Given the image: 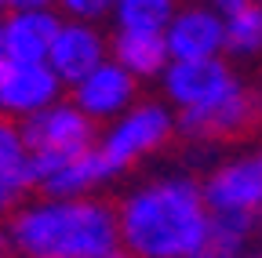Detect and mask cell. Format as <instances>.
I'll use <instances>...</instances> for the list:
<instances>
[{"label":"cell","mask_w":262,"mask_h":258,"mask_svg":"<svg viewBox=\"0 0 262 258\" xmlns=\"http://www.w3.org/2000/svg\"><path fill=\"white\" fill-rule=\"evenodd\" d=\"M48 62H51V73L62 84L77 87L88 73L102 66V37L88 26H62L48 51Z\"/></svg>","instance_id":"obj_10"},{"label":"cell","mask_w":262,"mask_h":258,"mask_svg":"<svg viewBox=\"0 0 262 258\" xmlns=\"http://www.w3.org/2000/svg\"><path fill=\"white\" fill-rule=\"evenodd\" d=\"M251 215H237V211H215L208 222V237L193 258H237L241 244L251 233Z\"/></svg>","instance_id":"obj_16"},{"label":"cell","mask_w":262,"mask_h":258,"mask_svg":"<svg viewBox=\"0 0 262 258\" xmlns=\"http://www.w3.org/2000/svg\"><path fill=\"white\" fill-rule=\"evenodd\" d=\"M0 258H22V254L11 247V240H8V237H0Z\"/></svg>","instance_id":"obj_22"},{"label":"cell","mask_w":262,"mask_h":258,"mask_svg":"<svg viewBox=\"0 0 262 258\" xmlns=\"http://www.w3.org/2000/svg\"><path fill=\"white\" fill-rule=\"evenodd\" d=\"M208 204L193 182H157L117 211L120 247L131 258H193L208 237Z\"/></svg>","instance_id":"obj_1"},{"label":"cell","mask_w":262,"mask_h":258,"mask_svg":"<svg viewBox=\"0 0 262 258\" xmlns=\"http://www.w3.org/2000/svg\"><path fill=\"white\" fill-rule=\"evenodd\" d=\"M106 175H110V168H106L102 153L88 149V153H80L73 160H66V164L51 178H44L37 189L48 193V197H77V193H84L88 185H95L98 178H106Z\"/></svg>","instance_id":"obj_15"},{"label":"cell","mask_w":262,"mask_h":258,"mask_svg":"<svg viewBox=\"0 0 262 258\" xmlns=\"http://www.w3.org/2000/svg\"><path fill=\"white\" fill-rule=\"evenodd\" d=\"M204 204L211 211L255 215L262 207V160H244L211 175V182L204 185Z\"/></svg>","instance_id":"obj_9"},{"label":"cell","mask_w":262,"mask_h":258,"mask_svg":"<svg viewBox=\"0 0 262 258\" xmlns=\"http://www.w3.org/2000/svg\"><path fill=\"white\" fill-rule=\"evenodd\" d=\"M51 0H0V8H15V11H40Z\"/></svg>","instance_id":"obj_21"},{"label":"cell","mask_w":262,"mask_h":258,"mask_svg":"<svg viewBox=\"0 0 262 258\" xmlns=\"http://www.w3.org/2000/svg\"><path fill=\"white\" fill-rule=\"evenodd\" d=\"M113 55H117V66H124L131 77H153L168 62V40H164V33H131V29H120L113 37Z\"/></svg>","instance_id":"obj_13"},{"label":"cell","mask_w":262,"mask_h":258,"mask_svg":"<svg viewBox=\"0 0 262 258\" xmlns=\"http://www.w3.org/2000/svg\"><path fill=\"white\" fill-rule=\"evenodd\" d=\"M211 4H215L226 18H233V15H241L244 8H251V0H211Z\"/></svg>","instance_id":"obj_20"},{"label":"cell","mask_w":262,"mask_h":258,"mask_svg":"<svg viewBox=\"0 0 262 258\" xmlns=\"http://www.w3.org/2000/svg\"><path fill=\"white\" fill-rule=\"evenodd\" d=\"M168 135H171L168 113L149 102V106H139L135 113H127V116L113 127V131L106 135V146L98 149V153H102L106 168H110V175H113V171H124L127 164H135L142 153L157 149Z\"/></svg>","instance_id":"obj_5"},{"label":"cell","mask_w":262,"mask_h":258,"mask_svg":"<svg viewBox=\"0 0 262 258\" xmlns=\"http://www.w3.org/2000/svg\"><path fill=\"white\" fill-rule=\"evenodd\" d=\"M131 95H135V77H131L124 66H98L95 73H88L77 87H73V102L80 113L91 116H113L120 113Z\"/></svg>","instance_id":"obj_12"},{"label":"cell","mask_w":262,"mask_h":258,"mask_svg":"<svg viewBox=\"0 0 262 258\" xmlns=\"http://www.w3.org/2000/svg\"><path fill=\"white\" fill-rule=\"evenodd\" d=\"M8 240L22 258H98L120 247V229L110 204L66 200L15 215Z\"/></svg>","instance_id":"obj_2"},{"label":"cell","mask_w":262,"mask_h":258,"mask_svg":"<svg viewBox=\"0 0 262 258\" xmlns=\"http://www.w3.org/2000/svg\"><path fill=\"white\" fill-rule=\"evenodd\" d=\"M22 142L29 153L80 156L95 142V127L77 106H51L22 120Z\"/></svg>","instance_id":"obj_4"},{"label":"cell","mask_w":262,"mask_h":258,"mask_svg":"<svg viewBox=\"0 0 262 258\" xmlns=\"http://www.w3.org/2000/svg\"><path fill=\"white\" fill-rule=\"evenodd\" d=\"M98 258H131L124 247H117V251H110V254H98Z\"/></svg>","instance_id":"obj_23"},{"label":"cell","mask_w":262,"mask_h":258,"mask_svg":"<svg viewBox=\"0 0 262 258\" xmlns=\"http://www.w3.org/2000/svg\"><path fill=\"white\" fill-rule=\"evenodd\" d=\"M168 95L186 106V109H208L237 91V80L226 62L219 58H193V62H175L164 77Z\"/></svg>","instance_id":"obj_6"},{"label":"cell","mask_w":262,"mask_h":258,"mask_svg":"<svg viewBox=\"0 0 262 258\" xmlns=\"http://www.w3.org/2000/svg\"><path fill=\"white\" fill-rule=\"evenodd\" d=\"M58 29H62L58 18L48 11H15L0 26V51L18 66H40L58 37Z\"/></svg>","instance_id":"obj_8"},{"label":"cell","mask_w":262,"mask_h":258,"mask_svg":"<svg viewBox=\"0 0 262 258\" xmlns=\"http://www.w3.org/2000/svg\"><path fill=\"white\" fill-rule=\"evenodd\" d=\"M262 127V91L237 87L229 99L208 109H186L182 131L196 142H233Z\"/></svg>","instance_id":"obj_3"},{"label":"cell","mask_w":262,"mask_h":258,"mask_svg":"<svg viewBox=\"0 0 262 258\" xmlns=\"http://www.w3.org/2000/svg\"><path fill=\"white\" fill-rule=\"evenodd\" d=\"M0 185H8L11 193H26L29 185H37L33 156L22 142V124L4 113H0Z\"/></svg>","instance_id":"obj_14"},{"label":"cell","mask_w":262,"mask_h":258,"mask_svg":"<svg viewBox=\"0 0 262 258\" xmlns=\"http://www.w3.org/2000/svg\"><path fill=\"white\" fill-rule=\"evenodd\" d=\"M226 48L237 55H251L262 48V8H244L226 22Z\"/></svg>","instance_id":"obj_18"},{"label":"cell","mask_w":262,"mask_h":258,"mask_svg":"<svg viewBox=\"0 0 262 258\" xmlns=\"http://www.w3.org/2000/svg\"><path fill=\"white\" fill-rule=\"evenodd\" d=\"M58 91V77L51 66H18L0 51V109L4 116H33L40 113Z\"/></svg>","instance_id":"obj_7"},{"label":"cell","mask_w":262,"mask_h":258,"mask_svg":"<svg viewBox=\"0 0 262 258\" xmlns=\"http://www.w3.org/2000/svg\"><path fill=\"white\" fill-rule=\"evenodd\" d=\"M168 55H175L179 62H193V58H215L219 48H226V26L219 22L215 11L204 8H189L182 15H175V22L168 26Z\"/></svg>","instance_id":"obj_11"},{"label":"cell","mask_w":262,"mask_h":258,"mask_svg":"<svg viewBox=\"0 0 262 258\" xmlns=\"http://www.w3.org/2000/svg\"><path fill=\"white\" fill-rule=\"evenodd\" d=\"M255 258H262V254H255Z\"/></svg>","instance_id":"obj_24"},{"label":"cell","mask_w":262,"mask_h":258,"mask_svg":"<svg viewBox=\"0 0 262 258\" xmlns=\"http://www.w3.org/2000/svg\"><path fill=\"white\" fill-rule=\"evenodd\" d=\"M117 22L131 33H160L164 26H171V0H120Z\"/></svg>","instance_id":"obj_17"},{"label":"cell","mask_w":262,"mask_h":258,"mask_svg":"<svg viewBox=\"0 0 262 258\" xmlns=\"http://www.w3.org/2000/svg\"><path fill=\"white\" fill-rule=\"evenodd\" d=\"M62 4L73 15H80V18H98V15H106L117 0H62Z\"/></svg>","instance_id":"obj_19"}]
</instances>
